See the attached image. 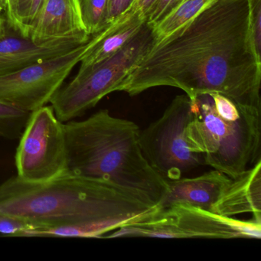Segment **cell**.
Returning a JSON list of instances; mask_svg holds the SVG:
<instances>
[{"instance_id": "obj_26", "label": "cell", "mask_w": 261, "mask_h": 261, "mask_svg": "<svg viewBox=\"0 0 261 261\" xmlns=\"http://www.w3.org/2000/svg\"><path fill=\"white\" fill-rule=\"evenodd\" d=\"M136 1H137V0H136ZM136 1H135V2H136Z\"/></svg>"}, {"instance_id": "obj_12", "label": "cell", "mask_w": 261, "mask_h": 261, "mask_svg": "<svg viewBox=\"0 0 261 261\" xmlns=\"http://www.w3.org/2000/svg\"><path fill=\"white\" fill-rule=\"evenodd\" d=\"M230 179V177L214 169L193 178L168 180L167 193L157 207L164 208L175 204H188L212 212Z\"/></svg>"}, {"instance_id": "obj_16", "label": "cell", "mask_w": 261, "mask_h": 261, "mask_svg": "<svg viewBox=\"0 0 261 261\" xmlns=\"http://www.w3.org/2000/svg\"><path fill=\"white\" fill-rule=\"evenodd\" d=\"M42 0H7L4 15L10 27L29 38L30 27Z\"/></svg>"}, {"instance_id": "obj_5", "label": "cell", "mask_w": 261, "mask_h": 261, "mask_svg": "<svg viewBox=\"0 0 261 261\" xmlns=\"http://www.w3.org/2000/svg\"><path fill=\"white\" fill-rule=\"evenodd\" d=\"M255 239L261 238V221L237 219L190 205L175 204L157 208L147 218L107 233L102 238Z\"/></svg>"}, {"instance_id": "obj_2", "label": "cell", "mask_w": 261, "mask_h": 261, "mask_svg": "<svg viewBox=\"0 0 261 261\" xmlns=\"http://www.w3.org/2000/svg\"><path fill=\"white\" fill-rule=\"evenodd\" d=\"M156 207L108 183L70 172L42 182L16 175L0 185V213L34 229L90 223L110 233L145 219Z\"/></svg>"}, {"instance_id": "obj_23", "label": "cell", "mask_w": 261, "mask_h": 261, "mask_svg": "<svg viewBox=\"0 0 261 261\" xmlns=\"http://www.w3.org/2000/svg\"><path fill=\"white\" fill-rule=\"evenodd\" d=\"M154 1H155V0H137L134 4H137L138 7L141 9L143 13H144L146 10L152 5Z\"/></svg>"}, {"instance_id": "obj_15", "label": "cell", "mask_w": 261, "mask_h": 261, "mask_svg": "<svg viewBox=\"0 0 261 261\" xmlns=\"http://www.w3.org/2000/svg\"><path fill=\"white\" fill-rule=\"evenodd\" d=\"M214 1L215 0H183L173 11L149 27L152 31V44L159 43L170 36Z\"/></svg>"}, {"instance_id": "obj_19", "label": "cell", "mask_w": 261, "mask_h": 261, "mask_svg": "<svg viewBox=\"0 0 261 261\" xmlns=\"http://www.w3.org/2000/svg\"><path fill=\"white\" fill-rule=\"evenodd\" d=\"M183 0H155L143 14L146 24L152 27L173 11Z\"/></svg>"}, {"instance_id": "obj_3", "label": "cell", "mask_w": 261, "mask_h": 261, "mask_svg": "<svg viewBox=\"0 0 261 261\" xmlns=\"http://www.w3.org/2000/svg\"><path fill=\"white\" fill-rule=\"evenodd\" d=\"M64 126L68 172L108 183L149 206L158 205L167 193V180L142 152L134 122L101 110Z\"/></svg>"}, {"instance_id": "obj_20", "label": "cell", "mask_w": 261, "mask_h": 261, "mask_svg": "<svg viewBox=\"0 0 261 261\" xmlns=\"http://www.w3.org/2000/svg\"><path fill=\"white\" fill-rule=\"evenodd\" d=\"M34 227L30 223L0 213V233L9 236L25 237Z\"/></svg>"}, {"instance_id": "obj_17", "label": "cell", "mask_w": 261, "mask_h": 261, "mask_svg": "<svg viewBox=\"0 0 261 261\" xmlns=\"http://www.w3.org/2000/svg\"><path fill=\"white\" fill-rule=\"evenodd\" d=\"M32 112L0 101V137L17 140L22 136Z\"/></svg>"}, {"instance_id": "obj_9", "label": "cell", "mask_w": 261, "mask_h": 261, "mask_svg": "<svg viewBox=\"0 0 261 261\" xmlns=\"http://www.w3.org/2000/svg\"><path fill=\"white\" fill-rule=\"evenodd\" d=\"M17 176L28 182H42L68 171L65 126L51 106L32 112L16 149Z\"/></svg>"}, {"instance_id": "obj_4", "label": "cell", "mask_w": 261, "mask_h": 261, "mask_svg": "<svg viewBox=\"0 0 261 261\" xmlns=\"http://www.w3.org/2000/svg\"><path fill=\"white\" fill-rule=\"evenodd\" d=\"M191 101L188 143L204 164L234 178L260 160L261 108L238 105L218 93Z\"/></svg>"}, {"instance_id": "obj_21", "label": "cell", "mask_w": 261, "mask_h": 261, "mask_svg": "<svg viewBox=\"0 0 261 261\" xmlns=\"http://www.w3.org/2000/svg\"><path fill=\"white\" fill-rule=\"evenodd\" d=\"M251 30L253 43L261 56V0H251Z\"/></svg>"}, {"instance_id": "obj_25", "label": "cell", "mask_w": 261, "mask_h": 261, "mask_svg": "<svg viewBox=\"0 0 261 261\" xmlns=\"http://www.w3.org/2000/svg\"><path fill=\"white\" fill-rule=\"evenodd\" d=\"M4 10H2V8L0 7V22L2 21V19H4Z\"/></svg>"}, {"instance_id": "obj_14", "label": "cell", "mask_w": 261, "mask_h": 261, "mask_svg": "<svg viewBox=\"0 0 261 261\" xmlns=\"http://www.w3.org/2000/svg\"><path fill=\"white\" fill-rule=\"evenodd\" d=\"M146 23L143 12L137 4L103 30L101 39L81 61L79 70L85 69L111 57L126 46Z\"/></svg>"}, {"instance_id": "obj_8", "label": "cell", "mask_w": 261, "mask_h": 261, "mask_svg": "<svg viewBox=\"0 0 261 261\" xmlns=\"http://www.w3.org/2000/svg\"><path fill=\"white\" fill-rule=\"evenodd\" d=\"M103 29L65 54L0 76V101L30 112L45 106L73 68L100 41Z\"/></svg>"}, {"instance_id": "obj_18", "label": "cell", "mask_w": 261, "mask_h": 261, "mask_svg": "<svg viewBox=\"0 0 261 261\" xmlns=\"http://www.w3.org/2000/svg\"><path fill=\"white\" fill-rule=\"evenodd\" d=\"M84 25L89 36L108 25V0H79Z\"/></svg>"}, {"instance_id": "obj_10", "label": "cell", "mask_w": 261, "mask_h": 261, "mask_svg": "<svg viewBox=\"0 0 261 261\" xmlns=\"http://www.w3.org/2000/svg\"><path fill=\"white\" fill-rule=\"evenodd\" d=\"M91 36L82 21L79 0H42L29 35L40 46L82 45Z\"/></svg>"}, {"instance_id": "obj_7", "label": "cell", "mask_w": 261, "mask_h": 261, "mask_svg": "<svg viewBox=\"0 0 261 261\" xmlns=\"http://www.w3.org/2000/svg\"><path fill=\"white\" fill-rule=\"evenodd\" d=\"M192 101L186 94L173 99L163 115L140 130V149L154 170L166 180L181 178L201 166L202 157L189 149L187 127Z\"/></svg>"}, {"instance_id": "obj_1", "label": "cell", "mask_w": 261, "mask_h": 261, "mask_svg": "<svg viewBox=\"0 0 261 261\" xmlns=\"http://www.w3.org/2000/svg\"><path fill=\"white\" fill-rule=\"evenodd\" d=\"M251 0H215L148 51L117 91L136 96L156 87L192 100L218 93L261 108V56L253 43Z\"/></svg>"}, {"instance_id": "obj_24", "label": "cell", "mask_w": 261, "mask_h": 261, "mask_svg": "<svg viewBox=\"0 0 261 261\" xmlns=\"http://www.w3.org/2000/svg\"><path fill=\"white\" fill-rule=\"evenodd\" d=\"M7 0H0V7L2 8V10H5L6 5H7Z\"/></svg>"}, {"instance_id": "obj_13", "label": "cell", "mask_w": 261, "mask_h": 261, "mask_svg": "<svg viewBox=\"0 0 261 261\" xmlns=\"http://www.w3.org/2000/svg\"><path fill=\"white\" fill-rule=\"evenodd\" d=\"M212 212L226 217L250 213L261 221L260 160L231 178Z\"/></svg>"}, {"instance_id": "obj_11", "label": "cell", "mask_w": 261, "mask_h": 261, "mask_svg": "<svg viewBox=\"0 0 261 261\" xmlns=\"http://www.w3.org/2000/svg\"><path fill=\"white\" fill-rule=\"evenodd\" d=\"M77 46L71 44L51 46L36 45L30 38L24 37L10 27L4 17L0 22V76L65 54Z\"/></svg>"}, {"instance_id": "obj_6", "label": "cell", "mask_w": 261, "mask_h": 261, "mask_svg": "<svg viewBox=\"0 0 261 261\" xmlns=\"http://www.w3.org/2000/svg\"><path fill=\"white\" fill-rule=\"evenodd\" d=\"M152 41L151 28L145 24L139 34L126 46L106 60L79 70L77 75L61 87L50 100L57 118L66 123L82 117L105 96L117 91L148 51Z\"/></svg>"}, {"instance_id": "obj_22", "label": "cell", "mask_w": 261, "mask_h": 261, "mask_svg": "<svg viewBox=\"0 0 261 261\" xmlns=\"http://www.w3.org/2000/svg\"><path fill=\"white\" fill-rule=\"evenodd\" d=\"M135 1L136 0H108V23L128 11L134 5Z\"/></svg>"}]
</instances>
